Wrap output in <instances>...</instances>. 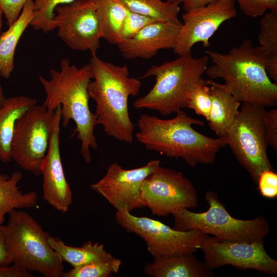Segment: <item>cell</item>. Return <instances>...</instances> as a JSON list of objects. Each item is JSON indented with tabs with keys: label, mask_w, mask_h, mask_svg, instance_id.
I'll list each match as a JSON object with an SVG mask.
<instances>
[{
	"label": "cell",
	"mask_w": 277,
	"mask_h": 277,
	"mask_svg": "<svg viewBox=\"0 0 277 277\" xmlns=\"http://www.w3.org/2000/svg\"><path fill=\"white\" fill-rule=\"evenodd\" d=\"M50 78L39 76L46 98L43 105L49 111L61 106V121L66 127L70 120L75 125L71 136L81 142L80 153L86 164L92 161L91 150H96L98 144L94 135L97 116L89 108L88 86L92 79L89 64L78 68L71 64L68 58L60 62V70L51 69Z\"/></svg>",
	"instance_id": "6da1fadb"
},
{
	"label": "cell",
	"mask_w": 277,
	"mask_h": 277,
	"mask_svg": "<svg viewBox=\"0 0 277 277\" xmlns=\"http://www.w3.org/2000/svg\"><path fill=\"white\" fill-rule=\"evenodd\" d=\"M193 125L204 126V123L182 109L170 119L144 113L137 119L138 131L134 137L147 150L168 157L181 158L191 167L213 164L217 153L227 146L225 139L204 135Z\"/></svg>",
	"instance_id": "7a4b0ae2"
},
{
	"label": "cell",
	"mask_w": 277,
	"mask_h": 277,
	"mask_svg": "<svg viewBox=\"0 0 277 277\" xmlns=\"http://www.w3.org/2000/svg\"><path fill=\"white\" fill-rule=\"evenodd\" d=\"M205 54L213 63L207 67L206 75L211 79H223L224 86L241 103L265 108L277 105V83L267 73V56L250 39H244L227 53L206 50Z\"/></svg>",
	"instance_id": "3957f363"
},
{
	"label": "cell",
	"mask_w": 277,
	"mask_h": 277,
	"mask_svg": "<svg viewBox=\"0 0 277 277\" xmlns=\"http://www.w3.org/2000/svg\"><path fill=\"white\" fill-rule=\"evenodd\" d=\"M89 64L92 79L88 86L89 96L95 103L97 125L107 135L131 144L136 126L128 110L129 96L137 95L141 82L130 76L127 65H116L92 54Z\"/></svg>",
	"instance_id": "277c9868"
},
{
	"label": "cell",
	"mask_w": 277,
	"mask_h": 277,
	"mask_svg": "<svg viewBox=\"0 0 277 277\" xmlns=\"http://www.w3.org/2000/svg\"><path fill=\"white\" fill-rule=\"evenodd\" d=\"M209 61L206 54L199 57L189 54L151 66L141 78L153 76L155 83L146 94L134 101V108L155 111L163 116L187 108L190 94L203 80Z\"/></svg>",
	"instance_id": "5b68a950"
},
{
	"label": "cell",
	"mask_w": 277,
	"mask_h": 277,
	"mask_svg": "<svg viewBox=\"0 0 277 277\" xmlns=\"http://www.w3.org/2000/svg\"><path fill=\"white\" fill-rule=\"evenodd\" d=\"M3 225L12 265L46 277H61L64 261L48 242L49 234L26 212L12 210Z\"/></svg>",
	"instance_id": "8992f818"
},
{
	"label": "cell",
	"mask_w": 277,
	"mask_h": 277,
	"mask_svg": "<svg viewBox=\"0 0 277 277\" xmlns=\"http://www.w3.org/2000/svg\"><path fill=\"white\" fill-rule=\"evenodd\" d=\"M205 199L208 210L197 213L188 209L177 210L174 217L173 228L180 231L196 230L222 240L253 242L263 240L270 228L263 216L244 220L232 216L214 191H207Z\"/></svg>",
	"instance_id": "52a82bcc"
},
{
	"label": "cell",
	"mask_w": 277,
	"mask_h": 277,
	"mask_svg": "<svg viewBox=\"0 0 277 277\" xmlns=\"http://www.w3.org/2000/svg\"><path fill=\"white\" fill-rule=\"evenodd\" d=\"M265 107L244 103L224 138L239 164L257 184L262 172L273 170L267 155Z\"/></svg>",
	"instance_id": "ba28073f"
},
{
	"label": "cell",
	"mask_w": 277,
	"mask_h": 277,
	"mask_svg": "<svg viewBox=\"0 0 277 277\" xmlns=\"http://www.w3.org/2000/svg\"><path fill=\"white\" fill-rule=\"evenodd\" d=\"M115 219L126 231L143 239L154 258L194 253L206 235L196 230H177L160 221L134 216L126 210L117 211Z\"/></svg>",
	"instance_id": "9c48e42d"
},
{
	"label": "cell",
	"mask_w": 277,
	"mask_h": 277,
	"mask_svg": "<svg viewBox=\"0 0 277 277\" xmlns=\"http://www.w3.org/2000/svg\"><path fill=\"white\" fill-rule=\"evenodd\" d=\"M55 111L35 105L17 121L11 145L12 160L35 176L47 152Z\"/></svg>",
	"instance_id": "30bf717a"
},
{
	"label": "cell",
	"mask_w": 277,
	"mask_h": 277,
	"mask_svg": "<svg viewBox=\"0 0 277 277\" xmlns=\"http://www.w3.org/2000/svg\"><path fill=\"white\" fill-rule=\"evenodd\" d=\"M141 196L152 214L165 216L192 208L198 203L196 190L180 171L159 165L143 182Z\"/></svg>",
	"instance_id": "8fae6325"
},
{
	"label": "cell",
	"mask_w": 277,
	"mask_h": 277,
	"mask_svg": "<svg viewBox=\"0 0 277 277\" xmlns=\"http://www.w3.org/2000/svg\"><path fill=\"white\" fill-rule=\"evenodd\" d=\"M204 263L213 269L230 265L242 269H254L270 275L277 274V261L266 251L264 241L253 242L222 240L206 234L200 248Z\"/></svg>",
	"instance_id": "7c38bea8"
},
{
	"label": "cell",
	"mask_w": 277,
	"mask_h": 277,
	"mask_svg": "<svg viewBox=\"0 0 277 277\" xmlns=\"http://www.w3.org/2000/svg\"><path fill=\"white\" fill-rule=\"evenodd\" d=\"M54 17L57 36L70 48L95 54L102 38L96 13V0H76L57 6Z\"/></svg>",
	"instance_id": "4fadbf2b"
},
{
	"label": "cell",
	"mask_w": 277,
	"mask_h": 277,
	"mask_svg": "<svg viewBox=\"0 0 277 277\" xmlns=\"http://www.w3.org/2000/svg\"><path fill=\"white\" fill-rule=\"evenodd\" d=\"M237 10L234 0H215L186 11L173 51L179 56L191 54L193 46L202 43L210 46V39L225 22L234 18Z\"/></svg>",
	"instance_id": "5bb4252c"
},
{
	"label": "cell",
	"mask_w": 277,
	"mask_h": 277,
	"mask_svg": "<svg viewBox=\"0 0 277 277\" xmlns=\"http://www.w3.org/2000/svg\"><path fill=\"white\" fill-rule=\"evenodd\" d=\"M160 165V160H151L145 166L124 169L113 163L106 174L92 184L91 188L102 195L116 211L133 210L145 207L140 189L143 181Z\"/></svg>",
	"instance_id": "9a60e30c"
},
{
	"label": "cell",
	"mask_w": 277,
	"mask_h": 277,
	"mask_svg": "<svg viewBox=\"0 0 277 277\" xmlns=\"http://www.w3.org/2000/svg\"><path fill=\"white\" fill-rule=\"evenodd\" d=\"M61 106L55 110L49 145L41 166L44 200L54 209L65 213L72 203V192L66 179L60 148Z\"/></svg>",
	"instance_id": "2e32d148"
},
{
	"label": "cell",
	"mask_w": 277,
	"mask_h": 277,
	"mask_svg": "<svg viewBox=\"0 0 277 277\" xmlns=\"http://www.w3.org/2000/svg\"><path fill=\"white\" fill-rule=\"evenodd\" d=\"M182 24L156 21L145 27L133 37L122 40L118 48L128 60L149 59L161 49H173Z\"/></svg>",
	"instance_id": "e0dca14e"
},
{
	"label": "cell",
	"mask_w": 277,
	"mask_h": 277,
	"mask_svg": "<svg viewBox=\"0 0 277 277\" xmlns=\"http://www.w3.org/2000/svg\"><path fill=\"white\" fill-rule=\"evenodd\" d=\"M146 275L153 277H211L212 270L193 253L154 258L144 267Z\"/></svg>",
	"instance_id": "ac0fdd59"
},
{
	"label": "cell",
	"mask_w": 277,
	"mask_h": 277,
	"mask_svg": "<svg viewBox=\"0 0 277 277\" xmlns=\"http://www.w3.org/2000/svg\"><path fill=\"white\" fill-rule=\"evenodd\" d=\"M207 83L211 98L208 124L218 137L224 138L240 112L241 103L223 84L212 79Z\"/></svg>",
	"instance_id": "d6986e66"
},
{
	"label": "cell",
	"mask_w": 277,
	"mask_h": 277,
	"mask_svg": "<svg viewBox=\"0 0 277 277\" xmlns=\"http://www.w3.org/2000/svg\"><path fill=\"white\" fill-rule=\"evenodd\" d=\"M36 99L25 95L6 98L0 107V161L11 162V145L16 121L36 105Z\"/></svg>",
	"instance_id": "ffe728a7"
},
{
	"label": "cell",
	"mask_w": 277,
	"mask_h": 277,
	"mask_svg": "<svg viewBox=\"0 0 277 277\" xmlns=\"http://www.w3.org/2000/svg\"><path fill=\"white\" fill-rule=\"evenodd\" d=\"M34 17V2L28 0L17 20L0 36V71L2 77L8 78L14 67V58L17 45Z\"/></svg>",
	"instance_id": "44dd1931"
},
{
	"label": "cell",
	"mask_w": 277,
	"mask_h": 277,
	"mask_svg": "<svg viewBox=\"0 0 277 277\" xmlns=\"http://www.w3.org/2000/svg\"><path fill=\"white\" fill-rule=\"evenodd\" d=\"M23 179L22 173L14 171L11 175L0 173V224L5 216L12 210L31 208L37 206V195L35 191L24 193L18 185Z\"/></svg>",
	"instance_id": "7402d4cb"
},
{
	"label": "cell",
	"mask_w": 277,
	"mask_h": 277,
	"mask_svg": "<svg viewBox=\"0 0 277 277\" xmlns=\"http://www.w3.org/2000/svg\"><path fill=\"white\" fill-rule=\"evenodd\" d=\"M128 9L121 0H96V13L102 38L118 45Z\"/></svg>",
	"instance_id": "603a6c76"
},
{
	"label": "cell",
	"mask_w": 277,
	"mask_h": 277,
	"mask_svg": "<svg viewBox=\"0 0 277 277\" xmlns=\"http://www.w3.org/2000/svg\"><path fill=\"white\" fill-rule=\"evenodd\" d=\"M48 242L63 261L70 264L72 268L113 258L104 249V245L98 243L88 241L80 247H73L67 245L58 238L50 236L48 239Z\"/></svg>",
	"instance_id": "cb8c5ba5"
},
{
	"label": "cell",
	"mask_w": 277,
	"mask_h": 277,
	"mask_svg": "<svg viewBox=\"0 0 277 277\" xmlns=\"http://www.w3.org/2000/svg\"><path fill=\"white\" fill-rule=\"evenodd\" d=\"M260 21L258 40L267 57L266 72L277 83V10L265 13Z\"/></svg>",
	"instance_id": "d4e9b609"
},
{
	"label": "cell",
	"mask_w": 277,
	"mask_h": 277,
	"mask_svg": "<svg viewBox=\"0 0 277 277\" xmlns=\"http://www.w3.org/2000/svg\"><path fill=\"white\" fill-rule=\"evenodd\" d=\"M129 11L159 21L182 24L179 19V4L162 0H121Z\"/></svg>",
	"instance_id": "484cf974"
},
{
	"label": "cell",
	"mask_w": 277,
	"mask_h": 277,
	"mask_svg": "<svg viewBox=\"0 0 277 277\" xmlns=\"http://www.w3.org/2000/svg\"><path fill=\"white\" fill-rule=\"evenodd\" d=\"M76 0H34V17L30 24L33 29L47 33L55 29V8Z\"/></svg>",
	"instance_id": "4316f807"
},
{
	"label": "cell",
	"mask_w": 277,
	"mask_h": 277,
	"mask_svg": "<svg viewBox=\"0 0 277 277\" xmlns=\"http://www.w3.org/2000/svg\"><path fill=\"white\" fill-rule=\"evenodd\" d=\"M121 261L115 258L90 263L63 272L62 277H107L118 273Z\"/></svg>",
	"instance_id": "83f0119b"
},
{
	"label": "cell",
	"mask_w": 277,
	"mask_h": 277,
	"mask_svg": "<svg viewBox=\"0 0 277 277\" xmlns=\"http://www.w3.org/2000/svg\"><path fill=\"white\" fill-rule=\"evenodd\" d=\"M188 108L193 109L199 115L208 120L211 108V98L207 80L204 78L192 90L188 102Z\"/></svg>",
	"instance_id": "f1b7e54d"
},
{
	"label": "cell",
	"mask_w": 277,
	"mask_h": 277,
	"mask_svg": "<svg viewBox=\"0 0 277 277\" xmlns=\"http://www.w3.org/2000/svg\"><path fill=\"white\" fill-rule=\"evenodd\" d=\"M156 21H159L128 10L122 26V41L133 37L145 27Z\"/></svg>",
	"instance_id": "f546056e"
},
{
	"label": "cell",
	"mask_w": 277,
	"mask_h": 277,
	"mask_svg": "<svg viewBox=\"0 0 277 277\" xmlns=\"http://www.w3.org/2000/svg\"><path fill=\"white\" fill-rule=\"evenodd\" d=\"M241 10L249 17L262 16L267 11L277 10V0H234Z\"/></svg>",
	"instance_id": "4dcf8cb0"
},
{
	"label": "cell",
	"mask_w": 277,
	"mask_h": 277,
	"mask_svg": "<svg viewBox=\"0 0 277 277\" xmlns=\"http://www.w3.org/2000/svg\"><path fill=\"white\" fill-rule=\"evenodd\" d=\"M257 184L261 195L266 198L277 196V174L273 170H266L262 172Z\"/></svg>",
	"instance_id": "1f68e13d"
},
{
	"label": "cell",
	"mask_w": 277,
	"mask_h": 277,
	"mask_svg": "<svg viewBox=\"0 0 277 277\" xmlns=\"http://www.w3.org/2000/svg\"><path fill=\"white\" fill-rule=\"evenodd\" d=\"M264 122L266 136L268 145L271 146L275 152H277V109L266 110Z\"/></svg>",
	"instance_id": "d6a6232c"
},
{
	"label": "cell",
	"mask_w": 277,
	"mask_h": 277,
	"mask_svg": "<svg viewBox=\"0 0 277 277\" xmlns=\"http://www.w3.org/2000/svg\"><path fill=\"white\" fill-rule=\"evenodd\" d=\"M28 0H0V8L7 19L8 26L12 25L19 16Z\"/></svg>",
	"instance_id": "836d02e7"
},
{
	"label": "cell",
	"mask_w": 277,
	"mask_h": 277,
	"mask_svg": "<svg viewBox=\"0 0 277 277\" xmlns=\"http://www.w3.org/2000/svg\"><path fill=\"white\" fill-rule=\"evenodd\" d=\"M32 273L28 271L12 266H0V277H31Z\"/></svg>",
	"instance_id": "e575fe53"
},
{
	"label": "cell",
	"mask_w": 277,
	"mask_h": 277,
	"mask_svg": "<svg viewBox=\"0 0 277 277\" xmlns=\"http://www.w3.org/2000/svg\"><path fill=\"white\" fill-rule=\"evenodd\" d=\"M12 263V259L8 251L3 225L0 224V266H9Z\"/></svg>",
	"instance_id": "d590c367"
},
{
	"label": "cell",
	"mask_w": 277,
	"mask_h": 277,
	"mask_svg": "<svg viewBox=\"0 0 277 277\" xmlns=\"http://www.w3.org/2000/svg\"><path fill=\"white\" fill-rule=\"evenodd\" d=\"M215 0H183V8L185 11L201 7Z\"/></svg>",
	"instance_id": "8d00e7d4"
},
{
	"label": "cell",
	"mask_w": 277,
	"mask_h": 277,
	"mask_svg": "<svg viewBox=\"0 0 277 277\" xmlns=\"http://www.w3.org/2000/svg\"><path fill=\"white\" fill-rule=\"evenodd\" d=\"M1 77H2V76L0 71V107L3 105L6 98L5 96L4 91L1 84Z\"/></svg>",
	"instance_id": "74e56055"
},
{
	"label": "cell",
	"mask_w": 277,
	"mask_h": 277,
	"mask_svg": "<svg viewBox=\"0 0 277 277\" xmlns=\"http://www.w3.org/2000/svg\"><path fill=\"white\" fill-rule=\"evenodd\" d=\"M4 14L3 11L0 8V36L1 35V30L2 27V20L3 15Z\"/></svg>",
	"instance_id": "f35d334b"
},
{
	"label": "cell",
	"mask_w": 277,
	"mask_h": 277,
	"mask_svg": "<svg viewBox=\"0 0 277 277\" xmlns=\"http://www.w3.org/2000/svg\"><path fill=\"white\" fill-rule=\"evenodd\" d=\"M183 1V0H167L168 2L176 3L179 4L182 3Z\"/></svg>",
	"instance_id": "ab89813d"
}]
</instances>
